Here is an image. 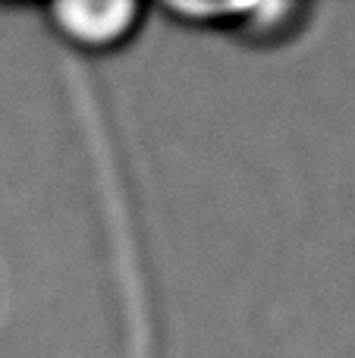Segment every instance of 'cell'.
I'll return each instance as SVG.
<instances>
[{"instance_id": "1", "label": "cell", "mask_w": 355, "mask_h": 358, "mask_svg": "<svg viewBox=\"0 0 355 358\" xmlns=\"http://www.w3.org/2000/svg\"><path fill=\"white\" fill-rule=\"evenodd\" d=\"M48 19L54 31L85 54L117 50L142 29L145 6L132 0L113 3H54L48 6Z\"/></svg>"}]
</instances>
